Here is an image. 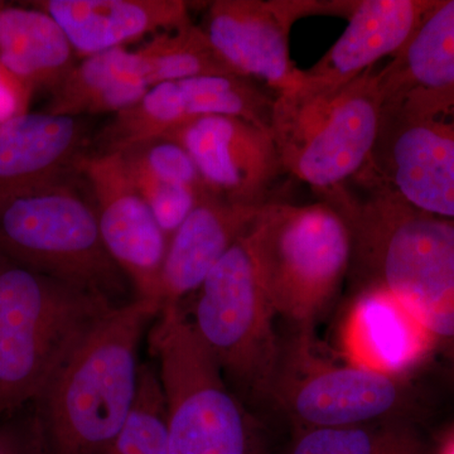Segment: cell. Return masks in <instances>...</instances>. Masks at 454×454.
<instances>
[{"label":"cell","mask_w":454,"mask_h":454,"mask_svg":"<svg viewBox=\"0 0 454 454\" xmlns=\"http://www.w3.org/2000/svg\"><path fill=\"white\" fill-rule=\"evenodd\" d=\"M337 208L351 226L352 278L387 289L423 325L454 379V220L411 207L390 191L364 187Z\"/></svg>","instance_id":"1"},{"label":"cell","mask_w":454,"mask_h":454,"mask_svg":"<svg viewBox=\"0 0 454 454\" xmlns=\"http://www.w3.org/2000/svg\"><path fill=\"white\" fill-rule=\"evenodd\" d=\"M160 301L116 307L82 340L35 400L49 454H106L138 389L140 340Z\"/></svg>","instance_id":"2"},{"label":"cell","mask_w":454,"mask_h":454,"mask_svg":"<svg viewBox=\"0 0 454 454\" xmlns=\"http://www.w3.org/2000/svg\"><path fill=\"white\" fill-rule=\"evenodd\" d=\"M116 307L0 256V415L35 403Z\"/></svg>","instance_id":"3"},{"label":"cell","mask_w":454,"mask_h":454,"mask_svg":"<svg viewBox=\"0 0 454 454\" xmlns=\"http://www.w3.org/2000/svg\"><path fill=\"white\" fill-rule=\"evenodd\" d=\"M277 316L301 334L324 316L351 269L354 239L331 203L269 201L245 232Z\"/></svg>","instance_id":"4"},{"label":"cell","mask_w":454,"mask_h":454,"mask_svg":"<svg viewBox=\"0 0 454 454\" xmlns=\"http://www.w3.org/2000/svg\"><path fill=\"white\" fill-rule=\"evenodd\" d=\"M166 399L169 454H264L262 432L181 307H164L149 333Z\"/></svg>","instance_id":"5"},{"label":"cell","mask_w":454,"mask_h":454,"mask_svg":"<svg viewBox=\"0 0 454 454\" xmlns=\"http://www.w3.org/2000/svg\"><path fill=\"white\" fill-rule=\"evenodd\" d=\"M384 106L373 68L333 98L301 89L277 95L270 129L284 172L309 184L319 201L342 192L370 162Z\"/></svg>","instance_id":"6"},{"label":"cell","mask_w":454,"mask_h":454,"mask_svg":"<svg viewBox=\"0 0 454 454\" xmlns=\"http://www.w3.org/2000/svg\"><path fill=\"white\" fill-rule=\"evenodd\" d=\"M0 256L115 306L133 301L103 243L92 200L68 179L0 205Z\"/></svg>","instance_id":"7"},{"label":"cell","mask_w":454,"mask_h":454,"mask_svg":"<svg viewBox=\"0 0 454 454\" xmlns=\"http://www.w3.org/2000/svg\"><path fill=\"white\" fill-rule=\"evenodd\" d=\"M199 291L191 322L197 336L241 400L267 402L283 351L274 328L277 313L245 234Z\"/></svg>","instance_id":"8"},{"label":"cell","mask_w":454,"mask_h":454,"mask_svg":"<svg viewBox=\"0 0 454 454\" xmlns=\"http://www.w3.org/2000/svg\"><path fill=\"white\" fill-rule=\"evenodd\" d=\"M361 187H381L417 210L454 220V89L384 106Z\"/></svg>","instance_id":"9"},{"label":"cell","mask_w":454,"mask_h":454,"mask_svg":"<svg viewBox=\"0 0 454 454\" xmlns=\"http://www.w3.org/2000/svg\"><path fill=\"white\" fill-rule=\"evenodd\" d=\"M307 337L297 351L280 361L269 394L295 429L361 426L382 422L415 424L419 404L404 378L365 367L312 361Z\"/></svg>","instance_id":"10"},{"label":"cell","mask_w":454,"mask_h":454,"mask_svg":"<svg viewBox=\"0 0 454 454\" xmlns=\"http://www.w3.org/2000/svg\"><path fill=\"white\" fill-rule=\"evenodd\" d=\"M355 2L322 0H215L202 27L212 47L238 76L262 82L277 95L306 82L289 53L295 22L315 14L348 17Z\"/></svg>","instance_id":"11"},{"label":"cell","mask_w":454,"mask_h":454,"mask_svg":"<svg viewBox=\"0 0 454 454\" xmlns=\"http://www.w3.org/2000/svg\"><path fill=\"white\" fill-rule=\"evenodd\" d=\"M274 97L238 74H206L158 83L133 106L115 114L97 137L95 153L166 139L205 116H236L270 129Z\"/></svg>","instance_id":"12"},{"label":"cell","mask_w":454,"mask_h":454,"mask_svg":"<svg viewBox=\"0 0 454 454\" xmlns=\"http://www.w3.org/2000/svg\"><path fill=\"white\" fill-rule=\"evenodd\" d=\"M76 169L88 182L107 253L129 280L136 298L160 301L168 240L131 182L121 154H83Z\"/></svg>","instance_id":"13"},{"label":"cell","mask_w":454,"mask_h":454,"mask_svg":"<svg viewBox=\"0 0 454 454\" xmlns=\"http://www.w3.org/2000/svg\"><path fill=\"white\" fill-rule=\"evenodd\" d=\"M186 149L214 195L262 207L284 168L271 130L236 116H205L166 138Z\"/></svg>","instance_id":"14"},{"label":"cell","mask_w":454,"mask_h":454,"mask_svg":"<svg viewBox=\"0 0 454 454\" xmlns=\"http://www.w3.org/2000/svg\"><path fill=\"white\" fill-rule=\"evenodd\" d=\"M437 0H357L336 43L309 70L303 88L333 98L372 70L382 57H394L411 40Z\"/></svg>","instance_id":"15"},{"label":"cell","mask_w":454,"mask_h":454,"mask_svg":"<svg viewBox=\"0 0 454 454\" xmlns=\"http://www.w3.org/2000/svg\"><path fill=\"white\" fill-rule=\"evenodd\" d=\"M352 365L404 378L433 355L435 345L404 304L380 286L357 288L340 327Z\"/></svg>","instance_id":"16"},{"label":"cell","mask_w":454,"mask_h":454,"mask_svg":"<svg viewBox=\"0 0 454 454\" xmlns=\"http://www.w3.org/2000/svg\"><path fill=\"white\" fill-rule=\"evenodd\" d=\"M80 118L26 113L0 124V205L66 181L82 157Z\"/></svg>","instance_id":"17"},{"label":"cell","mask_w":454,"mask_h":454,"mask_svg":"<svg viewBox=\"0 0 454 454\" xmlns=\"http://www.w3.org/2000/svg\"><path fill=\"white\" fill-rule=\"evenodd\" d=\"M29 4L59 23L77 59L191 23L184 0H37Z\"/></svg>","instance_id":"18"},{"label":"cell","mask_w":454,"mask_h":454,"mask_svg":"<svg viewBox=\"0 0 454 454\" xmlns=\"http://www.w3.org/2000/svg\"><path fill=\"white\" fill-rule=\"evenodd\" d=\"M262 207L234 205L219 196L197 203L169 240L160 276V301L181 306L199 291L217 262L247 231Z\"/></svg>","instance_id":"19"},{"label":"cell","mask_w":454,"mask_h":454,"mask_svg":"<svg viewBox=\"0 0 454 454\" xmlns=\"http://www.w3.org/2000/svg\"><path fill=\"white\" fill-rule=\"evenodd\" d=\"M59 23L41 9L0 2V65L31 94H52L77 64Z\"/></svg>","instance_id":"20"},{"label":"cell","mask_w":454,"mask_h":454,"mask_svg":"<svg viewBox=\"0 0 454 454\" xmlns=\"http://www.w3.org/2000/svg\"><path fill=\"white\" fill-rule=\"evenodd\" d=\"M151 89L136 50L116 49L79 59L50 95L44 112L80 118L133 106Z\"/></svg>","instance_id":"21"},{"label":"cell","mask_w":454,"mask_h":454,"mask_svg":"<svg viewBox=\"0 0 454 454\" xmlns=\"http://www.w3.org/2000/svg\"><path fill=\"white\" fill-rule=\"evenodd\" d=\"M378 76L385 106L413 92L454 89V0H437Z\"/></svg>","instance_id":"22"},{"label":"cell","mask_w":454,"mask_h":454,"mask_svg":"<svg viewBox=\"0 0 454 454\" xmlns=\"http://www.w3.org/2000/svg\"><path fill=\"white\" fill-rule=\"evenodd\" d=\"M286 454H428L413 423L297 429Z\"/></svg>","instance_id":"23"},{"label":"cell","mask_w":454,"mask_h":454,"mask_svg":"<svg viewBox=\"0 0 454 454\" xmlns=\"http://www.w3.org/2000/svg\"><path fill=\"white\" fill-rule=\"evenodd\" d=\"M136 52L151 88L206 74H235L217 55L202 27L192 22L158 33Z\"/></svg>","instance_id":"24"},{"label":"cell","mask_w":454,"mask_h":454,"mask_svg":"<svg viewBox=\"0 0 454 454\" xmlns=\"http://www.w3.org/2000/svg\"><path fill=\"white\" fill-rule=\"evenodd\" d=\"M106 454H169L166 399L151 364L140 365L136 402Z\"/></svg>","instance_id":"25"},{"label":"cell","mask_w":454,"mask_h":454,"mask_svg":"<svg viewBox=\"0 0 454 454\" xmlns=\"http://www.w3.org/2000/svg\"><path fill=\"white\" fill-rule=\"evenodd\" d=\"M119 153L128 164L138 167L167 184L186 188L199 199L216 196L203 181L186 149L178 143L167 139L149 140Z\"/></svg>","instance_id":"26"},{"label":"cell","mask_w":454,"mask_h":454,"mask_svg":"<svg viewBox=\"0 0 454 454\" xmlns=\"http://www.w3.org/2000/svg\"><path fill=\"white\" fill-rule=\"evenodd\" d=\"M122 162L131 182L151 208L154 219L157 220L169 244L170 239L179 226L187 219L197 203L202 200L186 188L167 184L149 175L145 170L128 164L124 160Z\"/></svg>","instance_id":"27"},{"label":"cell","mask_w":454,"mask_h":454,"mask_svg":"<svg viewBox=\"0 0 454 454\" xmlns=\"http://www.w3.org/2000/svg\"><path fill=\"white\" fill-rule=\"evenodd\" d=\"M0 454H49L33 403L0 415Z\"/></svg>","instance_id":"28"},{"label":"cell","mask_w":454,"mask_h":454,"mask_svg":"<svg viewBox=\"0 0 454 454\" xmlns=\"http://www.w3.org/2000/svg\"><path fill=\"white\" fill-rule=\"evenodd\" d=\"M33 95L0 65V124L28 113Z\"/></svg>","instance_id":"29"},{"label":"cell","mask_w":454,"mask_h":454,"mask_svg":"<svg viewBox=\"0 0 454 454\" xmlns=\"http://www.w3.org/2000/svg\"><path fill=\"white\" fill-rule=\"evenodd\" d=\"M442 454H454V435L450 438V441L448 442L446 447L443 448Z\"/></svg>","instance_id":"30"}]
</instances>
